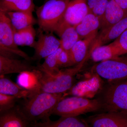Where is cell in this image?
<instances>
[{
  "instance_id": "cell-1",
  "label": "cell",
  "mask_w": 127,
  "mask_h": 127,
  "mask_svg": "<svg viewBox=\"0 0 127 127\" xmlns=\"http://www.w3.org/2000/svg\"><path fill=\"white\" fill-rule=\"evenodd\" d=\"M64 94L40 92L32 94L25 99L21 111L29 122L49 118L58 103L65 97Z\"/></svg>"
},
{
  "instance_id": "cell-2",
  "label": "cell",
  "mask_w": 127,
  "mask_h": 127,
  "mask_svg": "<svg viewBox=\"0 0 127 127\" xmlns=\"http://www.w3.org/2000/svg\"><path fill=\"white\" fill-rule=\"evenodd\" d=\"M97 95L102 110L127 114V79L108 81Z\"/></svg>"
},
{
  "instance_id": "cell-3",
  "label": "cell",
  "mask_w": 127,
  "mask_h": 127,
  "mask_svg": "<svg viewBox=\"0 0 127 127\" xmlns=\"http://www.w3.org/2000/svg\"><path fill=\"white\" fill-rule=\"evenodd\" d=\"M70 0H47L36 8L38 30L54 32L64 19Z\"/></svg>"
},
{
  "instance_id": "cell-4",
  "label": "cell",
  "mask_w": 127,
  "mask_h": 127,
  "mask_svg": "<svg viewBox=\"0 0 127 127\" xmlns=\"http://www.w3.org/2000/svg\"><path fill=\"white\" fill-rule=\"evenodd\" d=\"M87 60L71 68L61 70L58 74L51 75L43 72L40 91L51 93L64 94L75 83L76 75L84 66Z\"/></svg>"
},
{
  "instance_id": "cell-5",
  "label": "cell",
  "mask_w": 127,
  "mask_h": 127,
  "mask_svg": "<svg viewBox=\"0 0 127 127\" xmlns=\"http://www.w3.org/2000/svg\"><path fill=\"white\" fill-rule=\"evenodd\" d=\"M101 110V105L97 98L72 96L62 99L55 107L52 114L60 117H78Z\"/></svg>"
},
{
  "instance_id": "cell-6",
  "label": "cell",
  "mask_w": 127,
  "mask_h": 127,
  "mask_svg": "<svg viewBox=\"0 0 127 127\" xmlns=\"http://www.w3.org/2000/svg\"><path fill=\"white\" fill-rule=\"evenodd\" d=\"M90 71L108 81L127 79V54L98 62Z\"/></svg>"
},
{
  "instance_id": "cell-7",
  "label": "cell",
  "mask_w": 127,
  "mask_h": 127,
  "mask_svg": "<svg viewBox=\"0 0 127 127\" xmlns=\"http://www.w3.org/2000/svg\"><path fill=\"white\" fill-rule=\"evenodd\" d=\"M89 72L81 80L75 83L69 91L64 93L65 97L70 95L91 99L99 93L105 83L99 75L91 71Z\"/></svg>"
},
{
  "instance_id": "cell-8",
  "label": "cell",
  "mask_w": 127,
  "mask_h": 127,
  "mask_svg": "<svg viewBox=\"0 0 127 127\" xmlns=\"http://www.w3.org/2000/svg\"><path fill=\"white\" fill-rule=\"evenodd\" d=\"M38 39L34 47L35 52L32 57V60L40 61L45 59L61 47L60 40L53 35V32L37 31Z\"/></svg>"
},
{
  "instance_id": "cell-9",
  "label": "cell",
  "mask_w": 127,
  "mask_h": 127,
  "mask_svg": "<svg viewBox=\"0 0 127 127\" xmlns=\"http://www.w3.org/2000/svg\"><path fill=\"white\" fill-rule=\"evenodd\" d=\"M86 120L92 127H127V114L120 112H108L93 115Z\"/></svg>"
},
{
  "instance_id": "cell-10",
  "label": "cell",
  "mask_w": 127,
  "mask_h": 127,
  "mask_svg": "<svg viewBox=\"0 0 127 127\" xmlns=\"http://www.w3.org/2000/svg\"><path fill=\"white\" fill-rule=\"evenodd\" d=\"M127 29V14L117 23L98 33L91 44L89 53L96 48L113 41Z\"/></svg>"
},
{
  "instance_id": "cell-11",
  "label": "cell",
  "mask_w": 127,
  "mask_h": 127,
  "mask_svg": "<svg viewBox=\"0 0 127 127\" xmlns=\"http://www.w3.org/2000/svg\"><path fill=\"white\" fill-rule=\"evenodd\" d=\"M88 13L87 0H70L64 20L68 24L75 26Z\"/></svg>"
},
{
  "instance_id": "cell-12",
  "label": "cell",
  "mask_w": 127,
  "mask_h": 127,
  "mask_svg": "<svg viewBox=\"0 0 127 127\" xmlns=\"http://www.w3.org/2000/svg\"><path fill=\"white\" fill-rule=\"evenodd\" d=\"M43 72L38 67L31 70L25 71L19 73L17 78V84L23 88L32 92L40 91Z\"/></svg>"
},
{
  "instance_id": "cell-13",
  "label": "cell",
  "mask_w": 127,
  "mask_h": 127,
  "mask_svg": "<svg viewBox=\"0 0 127 127\" xmlns=\"http://www.w3.org/2000/svg\"><path fill=\"white\" fill-rule=\"evenodd\" d=\"M127 14L115 1L110 0L104 14L100 20V31L106 30L117 23Z\"/></svg>"
},
{
  "instance_id": "cell-14",
  "label": "cell",
  "mask_w": 127,
  "mask_h": 127,
  "mask_svg": "<svg viewBox=\"0 0 127 127\" xmlns=\"http://www.w3.org/2000/svg\"><path fill=\"white\" fill-rule=\"evenodd\" d=\"M29 123L18 106L0 112V127H26Z\"/></svg>"
},
{
  "instance_id": "cell-15",
  "label": "cell",
  "mask_w": 127,
  "mask_h": 127,
  "mask_svg": "<svg viewBox=\"0 0 127 127\" xmlns=\"http://www.w3.org/2000/svg\"><path fill=\"white\" fill-rule=\"evenodd\" d=\"M99 18L92 12H89L78 24L74 26L80 40L97 35L99 29Z\"/></svg>"
},
{
  "instance_id": "cell-16",
  "label": "cell",
  "mask_w": 127,
  "mask_h": 127,
  "mask_svg": "<svg viewBox=\"0 0 127 127\" xmlns=\"http://www.w3.org/2000/svg\"><path fill=\"white\" fill-rule=\"evenodd\" d=\"M55 32L60 37L61 47L65 51H69L75 43L80 40L75 26L67 23L64 20Z\"/></svg>"
},
{
  "instance_id": "cell-17",
  "label": "cell",
  "mask_w": 127,
  "mask_h": 127,
  "mask_svg": "<svg viewBox=\"0 0 127 127\" xmlns=\"http://www.w3.org/2000/svg\"><path fill=\"white\" fill-rule=\"evenodd\" d=\"M35 127H88L90 125L86 120L78 117H61L58 120L52 121L50 118L40 122L32 123L31 124Z\"/></svg>"
},
{
  "instance_id": "cell-18",
  "label": "cell",
  "mask_w": 127,
  "mask_h": 127,
  "mask_svg": "<svg viewBox=\"0 0 127 127\" xmlns=\"http://www.w3.org/2000/svg\"><path fill=\"white\" fill-rule=\"evenodd\" d=\"M0 43L16 50H20L14 39V30L5 12L0 11Z\"/></svg>"
},
{
  "instance_id": "cell-19",
  "label": "cell",
  "mask_w": 127,
  "mask_h": 127,
  "mask_svg": "<svg viewBox=\"0 0 127 127\" xmlns=\"http://www.w3.org/2000/svg\"><path fill=\"white\" fill-rule=\"evenodd\" d=\"M28 62L18 59H10L0 56V76H4L11 73H20L37 67L31 65Z\"/></svg>"
},
{
  "instance_id": "cell-20",
  "label": "cell",
  "mask_w": 127,
  "mask_h": 127,
  "mask_svg": "<svg viewBox=\"0 0 127 127\" xmlns=\"http://www.w3.org/2000/svg\"><path fill=\"white\" fill-rule=\"evenodd\" d=\"M96 36L78 41L69 51L71 59L74 65H77L88 59L90 57L89 54L91 44Z\"/></svg>"
},
{
  "instance_id": "cell-21",
  "label": "cell",
  "mask_w": 127,
  "mask_h": 127,
  "mask_svg": "<svg viewBox=\"0 0 127 127\" xmlns=\"http://www.w3.org/2000/svg\"><path fill=\"white\" fill-rule=\"evenodd\" d=\"M5 13L16 30H22L37 23V20L33 16L32 12L8 11Z\"/></svg>"
},
{
  "instance_id": "cell-22",
  "label": "cell",
  "mask_w": 127,
  "mask_h": 127,
  "mask_svg": "<svg viewBox=\"0 0 127 127\" xmlns=\"http://www.w3.org/2000/svg\"><path fill=\"white\" fill-rule=\"evenodd\" d=\"M0 93L26 99L34 93L23 88L10 79L0 76Z\"/></svg>"
},
{
  "instance_id": "cell-23",
  "label": "cell",
  "mask_w": 127,
  "mask_h": 127,
  "mask_svg": "<svg viewBox=\"0 0 127 127\" xmlns=\"http://www.w3.org/2000/svg\"><path fill=\"white\" fill-rule=\"evenodd\" d=\"M34 0H0V11H25L33 12Z\"/></svg>"
},
{
  "instance_id": "cell-24",
  "label": "cell",
  "mask_w": 127,
  "mask_h": 127,
  "mask_svg": "<svg viewBox=\"0 0 127 127\" xmlns=\"http://www.w3.org/2000/svg\"><path fill=\"white\" fill-rule=\"evenodd\" d=\"M120 56V52L113 42L96 48L92 51L90 57L95 62H99Z\"/></svg>"
},
{
  "instance_id": "cell-25",
  "label": "cell",
  "mask_w": 127,
  "mask_h": 127,
  "mask_svg": "<svg viewBox=\"0 0 127 127\" xmlns=\"http://www.w3.org/2000/svg\"><path fill=\"white\" fill-rule=\"evenodd\" d=\"M14 39L18 46H27L34 48L36 32L33 25L19 30H14Z\"/></svg>"
},
{
  "instance_id": "cell-26",
  "label": "cell",
  "mask_w": 127,
  "mask_h": 127,
  "mask_svg": "<svg viewBox=\"0 0 127 127\" xmlns=\"http://www.w3.org/2000/svg\"><path fill=\"white\" fill-rule=\"evenodd\" d=\"M63 50L61 47L55 52L48 56L45 58L43 64L37 66L38 68L48 75H55L58 74L61 70L58 66V59Z\"/></svg>"
},
{
  "instance_id": "cell-27",
  "label": "cell",
  "mask_w": 127,
  "mask_h": 127,
  "mask_svg": "<svg viewBox=\"0 0 127 127\" xmlns=\"http://www.w3.org/2000/svg\"><path fill=\"white\" fill-rule=\"evenodd\" d=\"M0 56L10 59H18V58L21 57L28 62L32 60V57H30L21 50L12 49L5 46L1 43H0Z\"/></svg>"
},
{
  "instance_id": "cell-28",
  "label": "cell",
  "mask_w": 127,
  "mask_h": 127,
  "mask_svg": "<svg viewBox=\"0 0 127 127\" xmlns=\"http://www.w3.org/2000/svg\"><path fill=\"white\" fill-rule=\"evenodd\" d=\"M18 98L12 95L0 93V112L6 111L14 107Z\"/></svg>"
},
{
  "instance_id": "cell-29",
  "label": "cell",
  "mask_w": 127,
  "mask_h": 127,
  "mask_svg": "<svg viewBox=\"0 0 127 127\" xmlns=\"http://www.w3.org/2000/svg\"><path fill=\"white\" fill-rule=\"evenodd\" d=\"M112 42L119 50L120 56L127 54V29Z\"/></svg>"
},
{
  "instance_id": "cell-30",
  "label": "cell",
  "mask_w": 127,
  "mask_h": 127,
  "mask_svg": "<svg viewBox=\"0 0 127 127\" xmlns=\"http://www.w3.org/2000/svg\"><path fill=\"white\" fill-rule=\"evenodd\" d=\"M74 65L71 59L69 51L63 49L59 55L58 59V66L59 68H66Z\"/></svg>"
},
{
  "instance_id": "cell-31",
  "label": "cell",
  "mask_w": 127,
  "mask_h": 127,
  "mask_svg": "<svg viewBox=\"0 0 127 127\" xmlns=\"http://www.w3.org/2000/svg\"><path fill=\"white\" fill-rule=\"evenodd\" d=\"M110 0H96L92 13L97 16L100 20L104 14Z\"/></svg>"
},
{
  "instance_id": "cell-32",
  "label": "cell",
  "mask_w": 127,
  "mask_h": 127,
  "mask_svg": "<svg viewBox=\"0 0 127 127\" xmlns=\"http://www.w3.org/2000/svg\"><path fill=\"white\" fill-rule=\"evenodd\" d=\"M115 1L123 9L127 11V0H115Z\"/></svg>"
},
{
  "instance_id": "cell-33",
  "label": "cell",
  "mask_w": 127,
  "mask_h": 127,
  "mask_svg": "<svg viewBox=\"0 0 127 127\" xmlns=\"http://www.w3.org/2000/svg\"><path fill=\"white\" fill-rule=\"evenodd\" d=\"M96 0H87V4L88 7L89 12H92Z\"/></svg>"
}]
</instances>
